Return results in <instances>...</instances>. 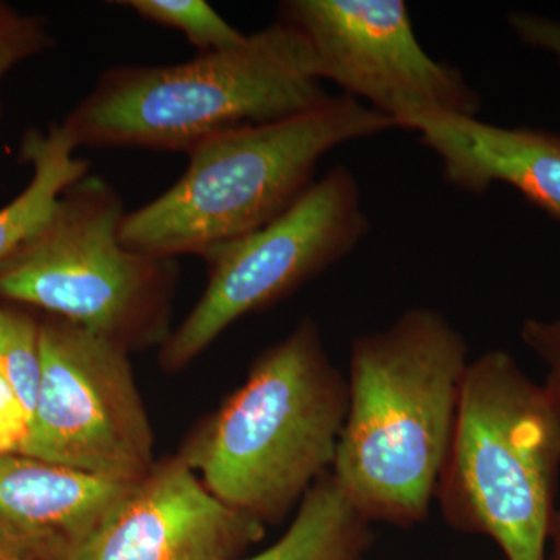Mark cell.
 <instances>
[{
    "label": "cell",
    "instance_id": "obj_1",
    "mask_svg": "<svg viewBox=\"0 0 560 560\" xmlns=\"http://www.w3.org/2000/svg\"><path fill=\"white\" fill-rule=\"evenodd\" d=\"M469 363L464 335L431 307L353 340L330 477L368 522L411 528L429 518Z\"/></svg>",
    "mask_w": 560,
    "mask_h": 560
},
{
    "label": "cell",
    "instance_id": "obj_2",
    "mask_svg": "<svg viewBox=\"0 0 560 560\" xmlns=\"http://www.w3.org/2000/svg\"><path fill=\"white\" fill-rule=\"evenodd\" d=\"M323 83L307 40L278 20L183 65L105 70L61 125L77 149L189 154L223 132L318 108L334 97Z\"/></svg>",
    "mask_w": 560,
    "mask_h": 560
},
{
    "label": "cell",
    "instance_id": "obj_3",
    "mask_svg": "<svg viewBox=\"0 0 560 560\" xmlns=\"http://www.w3.org/2000/svg\"><path fill=\"white\" fill-rule=\"evenodd\" d=\"M348 399L318 324L304 318L261 353L179 458L232 510L279 523L330 474Z\"/></svg>",
    "mask_w": 560,
    "mask_h": 560
},
{
    "label": "cell",
    "instance_id": "obj_4",
    "mask_svg": "<svg viewBox=\"0 0 560 560\" xmlns=\"http://www.w3.org/2000/svg\"><path fill=\"white\" fill-rule=\"evenodd\" d=\"M394 128L390 117L342 94L289 119L223 132L190 151L171 189L127 212L120 241L161 259L202 257L287 212L331 150Z\"/></svg>",
    "mask_w": 560,
    "mask_h": 560
},
{
    "label": "cell",
    "instance_id": "obj_5",
    "mask_svg": "<svg viewBox=\"0 0 560 560\" xmlns=\"http://www.w3.org/2000/svg\"><path fill=\"white\" fill-rule=\"evenodd\" d=\"M560 480V418L504 350L470 360L438 482L453 529L489 537L506 560H547Z\"/></svg>",
    "mask_w": 560,
    "mask_h": 560
},
{
    "label": "cell",
    "instance_id": "obj_6",
    "mask_svg": "<svg viewBox=\"0 0 560 560\" xmlns=\"http://www.w3.org/2000/svg\"><path fill=\"white\" fill-rule=\"evenodd\" d=\"M124 200L86 175L61 195L43 228L0 265V298L31 304L127 349L171 337L175 259L120 241Z\"/></svg>",
    "mask_w": 560,
    "mask_h": 560
},
{
    "label": "cell",
    "instance_id": "obj_7",
    "mask_svg": "<svg viewBox=\"0 0 560 560\" xmlns=\"http://www.w3.org/2000/svg\"><path fill=\"white\" fill-rule=\"evenodd\" d=\"M370 228L359 180L340 165L271 223L208 250V283L162 345V368L187 366L243 316L285 300L346 259Z\"/></svg>",
    "mask_w": 560,
    "mask_h": 560
},
{
    "label": "cell",
    "instance_id": "obj_8",
    "mask_svg": "<svg viewBox=\"0 0 560 560\" xmlns=\"http://www.w3.org/2000/svg\"><path fill=\"white\" fill-rule=\"evenodd\" d=\"M128 350L66 319L40 324L38 397L21 455L106 480H145L153 431Z\"/></svg>",
    "mask_w": 560,
    "mask_h": 560
},
{
    "label": "cell",
    "instance_id": "obj_9",
    "mask_svg": "<svg viewBox=\"0 0 560 560\" xmlns=\"http://www.w3.org/2000/svg\"><path fill=\"white\" fill-rule=\"evenodd\" d=\"M279 13L307 40L320 80L394 124L410 110L480 113V95L463 73L420 46L401 0H289Z\"/></svg>",
    "mask_w": 560,
    "mask_h": 560
},
{
    "label": "cell",
    "instance_id": "obj_10",
    "mask_svg": "<svg viewBox=\"0 0 560 560\" xmlns=\"http://www.w3.org/2000/svg\"><path fill=\"white\" fill-rule=\"evenodd\" d=\"M264 536V523L217 499L178 456L136 486L83 560H232Z\"/></svg>",
    "mask_w": 560,
    "mask_h": 560
},
{
    "label": "cell",
    "instance_id": "obj_11",
    "mask_svg": "<svg viewBox=\"0 0 560 560\" xmlns=\"http://www.w3.org/2000/svg\"><path fill=\"white\" fill-rule=\"evenodd\" d=\"M138 485L0 453V560H83Z\"/></svg>",
    "mask_w": 560,
    "mask_h": 560
},
{
    "label": "cell",
    "instance_id": "obj_12",
    "mask_svg": "<svg viewBox=\"0 0 560 560\" xmlns=\"http://www.w3.org/2000/svg\"><path fill=\"white\" fill-rule=\"evenodd\" d=\"M396 127L416 132L440 156L445 183L470 195L508 184L560 220V135L530 128H504L477 116L436 109L410 110Z\"/></svg>",
    "mask_w": 560,
    "mask_h": 560
},
{
    "label": "cell",
    "instance_id": "obj_13",
    "mask_svg": "<svg viewBox=\"0 0 560 560\" xmlns=\"http://www.w3.org/2000/svg\"><path fill=\"white\" fill-rule=\"evenodd\" d=\"M371 526L327 474L308 490L278 541L232 560H368L374 547Z\"/></svg>",
    "mask_w": 560,
    "mask_h": 560
},
{
    "label": "cell",
    "instance_id": "obj_14",
    "mask_svg": "<svg viewBox=\"0 0 560 560\" xmlns=\"http://www.w3.org/2000/svg\"><path fill=\"white\" fill-rule=\"evenodd\" d=\"M75 150L62 125L25 136L21 153L31 162L33 176L25 190L0 209V265L46 224L61 195L90 175V162L77 158Z\"/></svg>",
    "mask_w": 560,
    "mask_h": 560
},
{
    "label": "cell",
    "instance_id": "obj_15",
    "mask_svg": "<svg viewBox=\"0 0 560 560\" xmlns=\"http://www.w3.org/2000/svg\"><path fill=\"white\" fill-rule=\"evenodd\" d=\"M117 5L179 31L200 54L232 49L248 36L232 27L205 0H125Z\"/></svg>",
    "mask_w": 560,
    "mask_h": 560
},
{
    "label": "cell",
    "instance_id": "obj_16",
    "mask_svg": "<svg viewBox=\"0 0 560 560\" xmlns=\"http://www.w3.org/2000/svg\"><path fill=\"white\" fill-rule=\"evenodd\" d=\"M40 324L0 308V377L18 394L32 418L40 382Z\"/></svg>",
    "mask_w": 560,
    "mask_h": 560
},
{
    "label": "cell",
    "instance_id": "obj_17",
    "mask_svg": "<svg viewBox=\"0 0 560 560\" xmlns=\"http://www.w3.org/2000/svg\"><path fill=\"white\" fill-rule=\"evenodd\" d=\"M50 46L43 22L0 2V80L25 58Z\"/></svg>",
    "mask_w": 560,
    "mask_h": 560
},
{
    "label": "cell",
    "instance_id": "obj_18",
    "mask_svg": "<svg viewBox=\"0 0 560 560\" xmlns=\"http://www.w3.org/2000/svg\"><path fill=\"white\" fill-rule=\"evenodd\" d=\"M523 345L545 364L547 375L541 383L560 418V312L555 318H528L521 329Z\"/></svg>",
    "mask_w": 560,
    "mask_h": 560
},
{
    "label": "cell",
    "instance_id": "obj_19",
    "mask_svg": "<svg viewBox=\"0 0 560 560\" xmlns=\"http://www.w3.org/2000/svg\"><path fill=\"white\" fill-rule=\"evenodd\" d=\"M24 405L9 383L0 377V453H20L28 433Z\"/></svg>",
    "mask_w": 560,
    "mask_h": 560
},
{
    "label": "cell",
    "instance_id": "obj_20",
    "mask_svg": "<svg viewBox=\"0 0 560 560\" xmlns=\"http://www.w3.org/2000/svg\"><path fill=\"white\" fill-rule=\"evenodd\" d=\"M508 22L522 43L555 55L560 65V22L529 13H512Z\"/></svg>",
    "mask_w": 560,
    "mask_h": 560
},
{
    "label": "cell",
    "instance_id": "obj_21",
    "mask_svg": "<svg viewBox=\"0 0 560 560\" xmlns=\"http://www.w3.org/2000/svg\"><path fill=\"white\" fill-rule=\"evenodd\" d=\"M547 560H560V506L552 517L550 536H548Z\"/></svg>",
    "mask_w": 560,
    "mask_h": 560
}]
</instances>
